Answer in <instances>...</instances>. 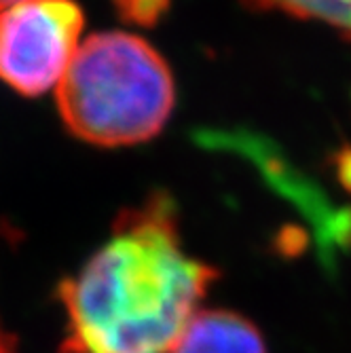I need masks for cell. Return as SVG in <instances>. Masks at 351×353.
Segmentation results:
<instances>
[{"label":"cell","mask_w":351,"mask_h":353,"mask_svg":"<svg viewBox=\"0 0 351 353\" xmlns=\"http://www.w3.org/2000/svg\"><path fill=\"white\" fill-rule=\"evenodd\" d=\"M15 3H19V0H0V13H3L5 9H9L11 5H15Z\"/></svg>","instance_id":"cell-9"},{"label":"cell","mask_w":351,"mask_h":353,"mask_svg":"<svg viewBox=\"0 0 351 353\" xmlns=\"http://www.w3.org/2000/svg\"><path fill=\"white\" fill-rule=\"evenodd\" d=\"M119 17L136 28H152L166 17L172 0H112Z\"/></svg>","instance_id":"cell-6"},{"label":"cell","mask_w":351,"mask_h":353,"mask_svg":"<svg viewBox=\"0 0 351 353\" xmlns=\"http://www.w3.org/2000/svg\"><path fill=\"white\" fill-rule=\"evenodd\" d=\"M0 353H17V341L0 324Z\"/></svg>","instance_id":"cell-8"},{"label":"cell","mask_w":351,"mask_h":353,"mask_svg":"<svg viewBox=\"0 0 351 353\" xmlns=\"http://www.w3.org/2000/svg\"><path fill=\"white\" fill-rule=\"evenodd\" d=\"M176 104L170 63L130 32H95L57 85L66 130L93 146L119 148L161 134Z\"/></svg>","instance_id":"cell-2"},{"label":"cell","mask_w":351,"mask_h":353,"mask_svg":"<svg viewBox=\"0 0 351 353\" xmlns=\"http://www.w3.org/2000/svg\"><path fill=\"white\" fill-rule=\"evenodd\" d=\"M85 26L77 0H19L0 13V79L26 98L49 91L70 68Z\"/></svg>","instance_id":"cell-3"},{"label":"cell","mask_w":351,"mask_h":353,"mask_svg":"<svg viewBox=\"0 0 351 353\" xmlns=\"http://www.w3.org/2000/svg\"><path fill=\"white\" fill-rule=\"evenodd\" d=\"M170 353H267L261 330L227 309H199Z\"/></svg>","instance_id":"cell-4"},{"label":"cell","mask_w":351,"mask_h":353,"mask_svg":"<svg viewBox=\"0 0 351 353\" xmlns=\"http://www.w3.org/2000/svg\"><path fill=\"white\" fill-rule=\"evenodd\" d=\"M218 277L186 254L176 201L154 190L123 210L108 241L57 283L66 313L59 353H170Z\"/></svg>","instance_id":"cell-1"},{"label":"cell","mask_w":351,"mask_h":353,"mask_svg":"<svg viewBox=\"0 0 351 353\" xmlns=\"http://www.w3.org/2000/svg\"><path fill=\"white\" fill-rule=\"evenodd\" d=\"M254 11H275L332 28L351 43V0H241Z\"/></svg>","instance_id":"cell-5"},{"label":"cell","mask_w":351,"mask_h":353,"mask_svg":"<svg viewBox=\"0 0 351 353\" xmlns=\"http://www.w3.org/2000/svg\"><path fill=\"white\" fill-rule=\"evenodd\" d=\"M334 170H337L339 182H341L347 190H351V146L341 148V150L334 154Z\"/></svg>","instance_id":"cell-7"}]
</instances>
